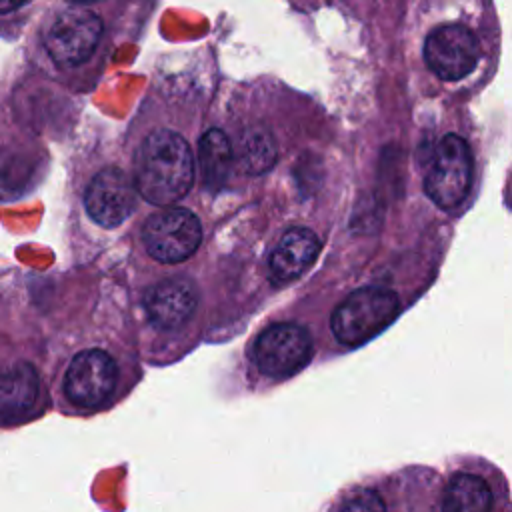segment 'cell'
Instances as JSON below:
<instances>
[{
	"label": "cell",
	"mask_w": 512,
	"mask_h": 512,
	"mask_svg": "<svg viewBox=\"0 0 512 512\" xmlns=\"http://www.w3.org/2000/svg\"><path fill=\"white\" fill-rule=\"evenodd\" d=\"M492 492L488 484L474 474H456L442 498V512H490Z\"/></svg>",
	"instance_id": "obj_13"
},
{
	"label": "cell",
	"mask_w": 512,
	"mask_h": 512,
	"mask_svg": "<svg viewBox=\"0 0 512 512\" xmlns=\"http://www.w3.org/2000/svg\"><path fill=\"white\" fill-rule=\"evenodd\" d=\"M70 2H78V4H86V2H96V0H70Z\"/></svg>",
	"instance_id": "obj_18"
},
{
	"label": "cell",
	"mask_w": 512,
	"mask_h": 512,
	"mask_svg": "<svg viewBox=\"0 0 512 512\" xmlns=\"http://www.w3.org/2000/svg\"><path fill=\"white\" fill-rule=\"evenodd\" d=\"M312 356V338L308 330L294 322H282L266 328L254 344L258 368L272 378H286L302 370Z\"/></svg>",
	"instance_id": "obj_5"
},
{
	"label": "cell",
	"mask_w": 512,
	"mask_h": 512,
	"mask_svg": "<svg viewBox=\"0 0 512 512\" xmlns=\"http://www.w3.org/2000/svg\"><path fill=\"white\" fill-rule=\"evenodd\" d=\"M198 156L204 184L212 190H218L228 180L234 158L228 138L216 128L208 130L200 140Z\"/></svg>",
	"instance_id": "obj_14"
},
{
	"label": "cell",
	"mask_w": 512,
	"mask_h": 512,
	"mask_svg": "<svg viewBox=\"0 0 512 512\" xmlns=\"http://www.w3.org/2000/svg\"><path fill=\"white\" fill-rule=\"evenodd\" d=\"M320 240L308 228H290L270 254V278L290 282L298 278L318 256Z\"/></svg>",
	"instance_id": "obj_11"
},
{
	"label": "cell",
	"mask_w": 512,
	"mask_h": 512,
	"mask_svg": "<svg viewBox=\"0 0 512 512\" xmlns=\"http://www.w3.org/2000/svg\"><path fill=\"white\" fill-rule=\"evenodd\" d=\"M198 304V292L186 278H168L154 284L144 296V308L150 320L160 328H178L186 324Z\"/></svg>",
	"instance_id": "obj_10"
},
{
	"label": "cell",
	"mask_w": 512,
	"mask_h": 512,
	"mask_svg": "<svg viewBox=\"0 0 512 512\" xmlns=\"http://www.w3.org/2000/svg\"><path fill=\"white\" fill-rule=\"evenodd\" d=\"M118 368L112 356L100 348L78 352L64 376L68 398L80 408H98L106 404L116 386Z\"/></svg>",
	"instance_id": "obj_6"
},
{
	"label": "cell",
	"mask_w": 512,
	"mask_h": 512,
	"mask_svg": "<svg viewBox=\"0 0 512 512\" xmlns=\"http://www.w3.org/2000/svg\"><path fill=\"white\" fill-rule=\"evenodd\" d=\"M142 240L156 260L182 262L200 246V220L186 208L162 210L146 220Z\"/></svg>",
	"instance_id": "obj_4"
},
{
	"label": "cell",
	"mask_w": 512,
	"mask_h": 512,
	"mask_svg": "<svg viewBox=\"0 0 512 512\" xmlns=\"http://www.w3.org/2000/svg\"><path fill=\"white\" fill-rule=\"evenodd\" d=\"M102 34L100 18L82 8L62 12L46 32L44 44L50 58L58 64H80L96 48Z\"/></svg>",
	"instance_id": "obj_8"
},
{
	"label": "cell",
	"mask_w": 512,
	"mask_h": 512,
	"mask_svg": "<svg viewBox=\"0 0 512 512\" xmlns=\"http://www.w3.org/2000/svg\"><path fill=\"white\" fill-rule=\"evenodd\" d=\"M136 188L156 206L180 200L194 180V158L186 140L170 130H156L136 152Z\"/></svg>",
	"instance_id": "obj_1"
},
{
	"label": "cell",
	"mask_w": 512,
	"mask_h": 512,
	"mask_svg": "<svg viewBox=\"0 0 512 512\" xmlns=\"http://www.w3.org/2000/svg\"><path fill=\"white\" fill-rule=\"evenodd\" d=\"M398 308L396 292L384 286H364L334 310L332 332L340 344L358 346L386 328L396 318Z\"/></svg>",
	"instance_id": "obj_2"
},
{
	"label": "cell",
	"mask_w": 512,
	"mask_h": 512,
	"mask_svg": "<svg viewBox=\"0 0 512 512\" xmlns=\"http://www.w3.org/2000/svg\"><path fill=\"white\" fill-rule=\"evenodd\" d=\"M38 396V378L32 366L16 364L0 370V420L22 416Z\"/></svg>",
	"instance_id": "obj_12"
},
{
	"label": "cell",
	"mask_w": 512,
	"mask_h": 512,
	"mask_svg": "<svg viewBox=\"0 0 512 512\" xmlns=\"http://www.w3.org/2000/svg\"><path fill=\"white\" fill-rule=\"evenodd\" d=\"M236 152L240 168L248 174H262L276 160V146L264 130H246Z\"/></svg>",
	"instance_id": "obj_15"
},
{
	"label": "cell",
	"mask_w": 512,
	"mask_h": 512,
	"mask_svg": "<svg viewBox=\"0 0 512 512\" xmlns=\"http://www.w3.org/2000/svg\"><path fill=\"white\" fill-rule=\"evenodd\" d=\"M338 512H386V506L374 490H360L350 496Z\"/></svg>",
	"instance_id": "obj_16"
},
{
	"label": "cell",
	"mask_w": 512,
	"mask_h": 512,
	"mask_svg": "<svg viewBox=\"0 0 512 512\" xmlns=\"http://www.w3.org/2000/svg\"><path fill=\"white\" fill-rule=\"evenodd\" d=\"M472 182V152L464 138L446 134L434 148L432 164L424 178L428 198L442 210L456 208Z\"/></svg>",
	"instance_id": "obj_3"
},
{
	"label": "cell",
	"mask_w": 512,
	"mask_h": 512,
	"mask_svg": "<svg viewBox=\"0 0 512 512\" xmlns=\"http://www.w3.org/2000/svg\"><path fill=\"white\" fill-rule=\"evenodd\" d=\"M26 2H30V0H0V14L12 12V10L20 8V6L26 4Z\"/></svg>",
	"instance_id": "obj_17"
},
{
	"label": "cell",
	"mask_w": 512,
	"mask_h": 512,
	"mask_svg": "<svg viewBox=\"0 0 512 512\" xmlns=\"http://www.w3.org/2000/svg\"><path fill=\"white\" fill-rule=\"evenodd\" d=\"M84 204L96 224L114 228L132 214L136 188L124 170L104 168L88 184Z\"/></svg>",
	"instance_id": "obj_9"
},
{
	"label": "cell",
	"mask_w": 512,
	"mask_h": 512,
	"mask_svg": "<svg viewBox=\"0 0 512 512\" xmlns=\"http://www.w3.org/2000/svg\"><path fill=\"white\" fill-rule=\"evenodd\" d=\"M478 42L462 24H444L432 30L424 42V60L442 80L456 82L468 76L478 62Z\"/></svg>",
	"instance_id": "obj_7"
}]
</instances>
